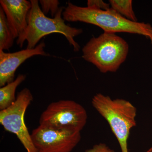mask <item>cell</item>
Segmentation results:
<instances>
[{"label":"cell","mask_w":152,"mask_h":152,"mask_svg":"<svg viewBox=\"0 0 152 152\" xmlns=\"http://www.w3.org/2000/svg\"><path fill=\"white\" fill-rule=\"evenodd\" d=\"M80 132L39 125L33 130L31 137L37 152H71L80 141Z\"/></svg>","instance_id":"cell-7"},{"label":"cell","mask_w":152,"mask_h":152,"mask_svg":"<svg viewBox=\"0 0 152 152\" xmlns=\"http://www.w3.org/2000/svg\"><path fill=\"white\" fill-rule=\"evenodd\" d=\"M63 19L69 22H80L100 28L104 32L127 33L140 35L149 39L152 45V26L149 23L133 22L110 8L107 10L79 7L71 2L62 13Z\"/></svg>","instance_id":"cell-1"},{"label":"cell","mask_w":152,"mask_h":152,"mask_svg":"<svg viewBox=\"0 0 152 152\" xmlns=\"http://www.w3.org/2000/svg\"><path fill=\"white\" fill-rule=\"evenodd\" d=\"M26 78V76L20 75L13 81L9 83L0 88V110L9 107L16 100L15 92L17 88Z\"/></svg>","instance_id":"cell-10"},{"label":"cell","mask_w":152,"mask_h":152,"mask_svg":"<svg viewBox=\"0 0 152 152\" xmlns=\"http://www.w3.org/2000/svg\"><path fill=\"white\" fill-rule=\"evenodd\" d=\"M88 115L80 104L62 100L50 104L41 115L39 124L55 129H74L81 132L86 124Z\"/></svg>","instance_id":"cell-5"},{"label":"cell","mask_w":152,"mask_h":152,"mask_svg":"<svg viewBox=\"0 0 152 152\" xmlns=\"http://www.w3.org/2000/svg\"><path fill=\"white\" fill-rule=\"evenodd\" d=\"M39 3L41 10L45 15L50 12L54 18L59 10L60 3L58 0H40Z\"/></svg>","instance_id":"cell-13"},{"label":"cell","mask_w":152,"mask_h":152,"mask_svg":"<svg viewBox=\"0 0 152 152\" xmlns=\"http://www.w3.org/2000/svg\"><path fill=\"white\" fill-rule=\"evenodd\" d=\"M0 4L14 38L18 37L27 27L28 15L31 8V1L1 0Z\"/></svg>","instance_id":"cell-9"},{"label":"cell","mask_w":152,"mask_h":152,"mask_svg":"<svg viewBox=\"0 0 152 152\" xmlns=\"http://www.w3.org/2000/svg\"><path fill=\"white\" fill-rule=\"evenodd\" d=\"M33 100L27 88L18 94L16 100L9 107L0 111V123L5 130L16 135L27 152H37L25 122V113Z\"/></svg>","instance_id":"cell-6"},{"label":"cell","mask_w":152,"mask_h":152,"mask_svg":"<svg viewBox=\"0 0 152 152\" xmlns=\"http://www.w3.org/2000/svg\"><path fill=\"white\" fill-rule=\"evenodd\" d=\"M109 4L111 8L123 17L132 21L137 22L132 0H110Z\"/></svg>","instance_id":"cell-12"},{"label":"cell","mask_w":152,"mask_h":152,"mask_svg":"<svg viewBox=\"0 0 152 152\" xmlns=\"http://www.w3.org/2000/svg\"><path fill=\"white\" fill-rule=\"evenodd\" d=\"M87 5L88 7L102 10H107L110 8L109 3L102 0H88Z\"/></svg>","instance_id":"cell-14"},{"label":"cell","mask_w":152,"mask_h":152,"mask_svg":"<svg viewBox=\"0 0 152 152\" xmlns=\"http://www.w3.org/2000/svg\"><path fill=\"white\" fill-rule=\"evenodd\" d=\"M148 151L152 152V146L151 147V148H150L149 149V150H148Z\"/></svg>","instance_id":"cell-16"},{"label":"cell","mask_w":152,"mask_h":152,"mask_svg":"<svg viewBox=\"0 0 152 152\" xmlns=\"http://www.w3.org/2000/svg\"><path fill=\"white\" fill-rule=\"evenodd\" d=\"M129 51V44L123 38L104 32L86 44L82 49V57L102 73L115 72L126 61Z\"/></svg>","instance_id":"cell-4"},{"label":"cell","mask_w":152,"mask_h":152,"mask_svg":"<svg viewBox=\"0 0 152 152\" xmlns=\"http://www.w3.org/2000/svg\"><path fill=\"white\" fill-rule=\"evenodd\" d=\"M31 8L28 17V26L17 40L18 45L22 48L25 41L27 42V48H34L42 38L53 33L61 34L65 37L74 51L80 50V47L75 38L83 33L82 28L72 27L66 24L63 19L64 8L60 7L53 18H49L43 13L37 0H31Z\"/></svg>","instance_id":"cell-2"},{"label":"cell","mask_w":152,"mask_h":152,"mask_svg":"<svg viewBox=\"0 0 152 152\" xmlns=\"http://www.w3.org/2000/svg\"><path fill=\"white\" fill-rule=\"evenodd\" d=\"M85 152H115L106 144L100 143L95 145L91 148L87 149Z\"/></svg>","instance_id":"cell-15"},{"label":"cell","mask_w":152,"mask_h":152,"mask_svg":"<svg viewBox=\"0 0 152 152\" xmlns=\"http://www.w3.org/2000/svg\"><path fill=\"white\" fill-rule=\"evenodd\" d=\"M45 44L40 43L34 49L26 48L14 53L0 50V86L13 81L18 68L28 59L36 56H47L44 48Z\"/></svg>","instance_id":"cell-8"},{"label":"cell","mask_w":152,"mask_h":152,"mask_svg":"<svg viewBox=\"0 0 152 152\" xmlns=\"http://www.w3.org/2000/svg\"><path fill=\"white\" fill-rule=\"evenodd\" d=\"M15 39L9 27L5 14L0 8V50H9L12 46Z\"/></svg>","instance_id":"cell-11"},{"label":"cell","mask_w":152,"mask_h":152,"mask_svg":"<svg viewBox=\"0 0 152 152\" xmlns=\"http://www.w3.org/2000/svg\"><path fill=\"white\" fill-rule=\"evenodd\" d=\"M145 152H148V151H147Z\"/></svg>","instance_id":"cell-17"},{"label":"cell","mask_w":152,"mask_h":152,"mask_svg":"<svg viewBox=\"0 0 152 152\" xmlns=\"http://www.w3.org/2000/svg\"><path fill=\"white\" fill-rule=\"evenodd\" d=\"M92 104L108 123L118 142L121 152H129L128 139L131 129L137 125L135 107L124 99H113L101 93L93 97Z\"/></svg>","instance_id":"cell-3"}]
</instances>
